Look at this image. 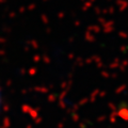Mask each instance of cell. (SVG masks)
<instances>
[{
    "label": "cell",
    "instance_id": "6da1fadb",
    "mask_svg": "<svg viewBox=\"0 0 128 128\" xmlns=\"http://www.w3.org/2000/svg\"><path fill=\"white\" fill-rule=\"evenodd\" d=\"M0 107H1V91H0Z\"/></svg>",
    "mask_w": 128,
    "mask_h": 128
}]
</instances>
